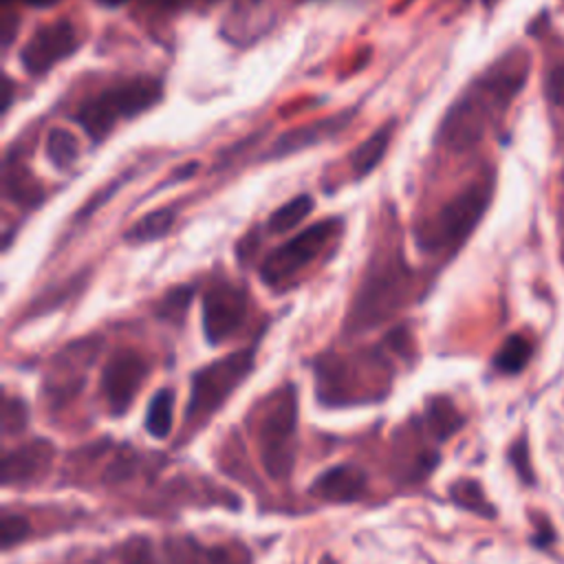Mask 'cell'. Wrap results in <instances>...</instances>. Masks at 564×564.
Returning <instances> with one entry per match:
<instances>
[{"mask_svg":"<svg viewBox=\"0 0 564 564\" xmlns=\"http://www.w3.org/2000/svg\"><path fill=\"white\" fill-rule=\"evenodd\" d=\"M410 286V273L401 258L392 256L372 264L350 304L346 335L366 333L390 319L405 304Z\"/></svg>","mask_w":564,"mask_h":564,"instance_id":"6da1fadb","label":"cell"},{"mask_svg":"<svg viewBox=\"0 0 564 564\" xmlns=\"http://www.w3.org/2000/svg\"><path fill=\"white\" fill-rule=\"evenodd\" d=\"M161 97L163 88L159 79L132 77L86 99L75 112V121L84 128L93 143H101L119 119H132L150 110L161 101Z\"/></svg>","mask_w":564,"mask_h":564,"instance_id":"7a4b0ae2","label":"cell"},{"mask_svg":"<svg viewBox=\"0 0 564 564\" xmlns=\"http://www.w3.org/2000/svg\"><path fill=\"white\" fill-rule=\"evenodd\" d=\"M256 364V348L234 350L192 375L189 401L185 408L187 423H203L225 405V401L242 386Z\"/></svg>","mask_w":564,"mask_h":564,"instance_id":"3957f363","label":"cell"},{"mask_svg":"<svg viewBox=\"0 0 564 564\" xmlns=\"http://www.w3.org/2000/svg\"><path fill=\"white\" fill-rule=\"evenodd\" d=\"M295 430H297V399L291 386L271 394L264 405L258 445L260 460L271 480H286L295 465Z\"/></svg>","mask_w":564,"mask_h":564,"instance_id":"277c9868","label":"cell"},{"mask_svg":"<svg viewBox=\"0 0 564 564\" xmlns=\"http://www.w3.org/2000/svg\"><path fill=\"white\" fill-rule=\"evenodd\" d=\"M491 196L489 183H471L456 194L441 212L416 234V242L423 251H443L460 245L482 218Z\"/></svg>","mask_w":564,"mask_h":564,"instance_id":"5b68a950","label":"cell"},{"mask_svg":"<svg viewBox=\"0 0 564 564\" xmlns=\"http://www.w3.org/2000/svg\"><path fill=\"white\" fill-rule=\"evenodd\" d=\"M341 220L339 218H324L315 225H308L297 236L286 240L284 245L275 247L260 267V280L275 289L291 280L297 271L308 267L326 245L339 234Z\"/></svg>","mask_w":564,"mask_h":564,"instance_id":"8992f818","label":"cell"},{"mask_svg":"<svg viewBox=\"0 0 564 564\" xmlns=\"http://www.w3.org/2000/svg\"><path fill=\"white\" fill-rule=\"evenodd\" d=\"M82 44V35L73 20L57 18L37 26L20 48V64L29 75H46L53 66L70 57Z\"/></svg>","mask_w":564,"mask_h":564,"instance_id":"52a82bcc","label":"cell"},{"mask_svg":"<svg viewBox=\"0 0 564 564\" xmlns=\"http://www.w3.org/2000/svg\"><path fill=\"white\" fill-rule=\"evenodd\" d=\"M148 375L150 364L139 350L119 348L110 355L101 372V392L112 416H121L130 410Z\"/></svg>","mask_w":564,"mask_h":564,"instance_id":"ba28073f","label":"cell"},{"mask_svg":"<svg viewBox=\"0 0 564 564\" xmlns=\"http://www.w3.org/2000/svg\"><path fill=\"white\" fill-rule=\"evenodd\" d=\"M249 295L242 286L218 280L203 293V333L212 346L240 330L247 317Z\"/></svg>","mask_w":564,"mask_h":564,"instance_id":"9c48e42d","label":"cell"},{"mask_svg":"<svg viewBox=\"0 0 564 564\" xmlns=\"http://www.w3.org/2000/svg\"><path fill=\"white\" fill-rule=\"evenodd\" d=\"M99 339H77L64 346L51 359V372L46 375V388L51 394L48 399L59 403L75 394L84 386V375L99 355Z\"/></svg>","mask_w":564,"mask_h":564,"instance_id":"30bf717a","label":"cell"},{"mask_svg":"<svg viewBox=\"0 0 564 564\" xmlns=\"http://www.w3.org/2000/svg\"><path fill=\"white\" fill-rule=\"evenodd\" d=\"M55 445L46 438H33L4 454L2 485L31 487L40 482L53 467Z\"/></svg>","mask_w":564,"mask_h":564,"instance_id":"8fae6325","label":"cell"},{"mask_svg":"<svg viewBox=\"0 0 564 564\" xmlns=\"http://www.w3.org/2000/svg\"><path fill=\"white\" fill-rule=\"evenodd\" d=\"M170 564H251V553L240 544H205L194 535L165 540Z\"/></svg>","mask_w":564,"mask_h":564,"instance_id":"7c38bea8","label":"cell"},{"mask_svg":"<svg viewBox=\"0 0 564 564\" xmlns=\"http://www.w3.org/2000/svg\"><path fill=\"white\" fill-rule=\"evenodd\" d=\"M352 115H355V110H341V112L322 117L317 121H308L304 126L291 128L273 141L267 156L269 159H282V156L308 150L313 145H319V143L337 137L350 123Z\"/></svg>","mask_w":564,"mask_h":564,"instance_id":"4fadbf2b","label":"cell"},{"mask_svg":"<svg viewBox=\"0 0 564 564\" xmlns=\"http://www.w3.org/2000/svg\"><path fill=\"white\" fill-rule=\"evenodd\" d=\"M368 489V476L361 467L350 463H339L324 469L308 487L313 496L335 505H348L359 500Z\"/></svg>","mask_w":564,"mask_h":564,"instance_id":"5bb4252c","label":"cell"},{"mask_svg":"<svg viewBox=\"0 0 564 564\" xmlns=\"http://www.w3.org/2000/svg\"><path fill=\"white\" fill-rule=\"evenodd\" d=\"M394 130H397V123L390 119V121H383L372 134H368L348 156L350 161V170L355 174V178H361L366 174H370L386 156L388 148H390V141L394 137Z\"/></svg>","mask_w":564,"mask_h":564,"instance_id":"9a60e30c","label":"cell"},{"mask_svg":"<svg viewBox=\"0 0 564 564\" xmlns=\"http://www.w3.org/2000/svg\"><path fill=\"white\" fill-rule=\"evenodd\" d=\"M425 423L436 441H447L460 430L465 419L447 397H436L425 405Z\"/></svg>","mask_w":564,"mask_h":564,"instance_id":"2e32d148","label":"cell"},{"mask_svg":"<svg viewBox=\"0 0 564 564\" xmlns=\"http://www.w3.org/2000/svg\"><path fill=\"white\" fill-rule=\"evenodd\" d=\"M174 220H176V212H174L172 207L154 209V212L141 216V218L126 231L123 238H126V242H132V245L159 240V238H163V236L170 234Z\"/></svg>","mask_w":564,"mask_h":564,"instance_id":"e0dca14e","label":"cell"},{"mask_svg":"<svg viewBox=\"0 0 564 564\" xmlns=\"http://www.w3.org/2000/svg\"><path fill=\"white\" fill-rule=\"evenodd\" d=\"M449 498L460 509H467V511H471L476 516H482V518H496V507L487 500L478 480L460 478V480L452 482Z\"/></svg>","mask_w":564,"mask_h":564,"instance_id":"ac0fdd59","label":"cell"},{"mask_svg":"<svg viewBox=\"0 0 564 564\" xmlns=\"http://www.w3.org/2000/svg\"><path fill=\"white\" fill-rule=\"evenodd\" d=\"M172 412H174V392L170 388L154 392L145 412L148 434L154 438H165L172 432V423H174Z\"/></svg>","mask_w":564,"mask_h":564,"instance_id":"d6986e66","label":"cell"},{"mask_svg":"<svg viewBox=\"0 0 564 564\" xmlns=\"http://www.w3.org/2000/svg\"><path fill=\"white\" fill-rule=\"evenodd\" d=\"M531 344L522 335H509L494 355V368L505 375L520 372L531 359Z\"/></svg>","mask_w":564,"mask_h":564,"instance_id":"ffe728a7","label":"cell"},{"mask_svg":"<svg viewBox=\"0 0 564 564\" xmlns=\"http://www.w3.org/2000/svg\"><path fill=\"white\" fill-rule=\"evenodd\" d=\"M313 212V198L308 194L293 196L284 205H280L267 220V229L271 234H284L293 227H297L308 214Z\"/></svg>","mask_w":564,"mask_h":564,"instance_id":"44dd1931","label":"cell"},{"mask_svg":"<svg viewBox=\"0 0 564 564\" xmlns=\"http://www.w3.org/2000/svg\"><path fill=\"white\" fill-rule=\"evenodd\" d=\"M46 156L57 170H68L79 159V143L66 128H53L46 134Z\"/></svg>","mask_w":564,"mask_h":564,"instance_id":"7402d4cb","label":"cell"},{"mask_svg":"<svg viewBox=\"0 0 564 564\" xmlns=\"http://www.w3.org/2000/svg\"><path fill=\"white\" fill-rule=\"evenodd\" d=\"M4 189H7V196H11L15 203H22V205H37V200L42 198V189L29 172L7 174Z\"/></svg>","mask_w":564,"mask_h":564,"instance_id":"603a6c76","label":"cell"},{"mask_svg":"<svg viewBox=\"0 0 564 564\" xmlns=\"http://www.w3.org/2000/svg\"><path fill=\"white\" fill-rule=\"evenodd\" d=\"M192 286H176V289H170L165 293V297L161 300L159 304V317L167 319V322H176L181 324L187 308H189V302H192Z\"/></svg>","mask_w":564,"mask_h":564,"instance_id":"cb8c5ba5","label":"cell"},{"mask_svg":"<svg viewBox=\"0 0 564 564\" xmlns=\"http://www.w3.org/2000/svg\"><path fill=\"white\" fill-rule=\"evenodd\" d=\"M29 423V408L20 397H7L2 405V432L7 436L20 434Z\"/></svg>","mask_w":564,"mask_h":564,"instance_id":"d4e9b609","label":"cell"},{"mask_svg":"<svg viewBox=\"0 0 564 564\" xmlns=\"http://www.w3.org/2000/svg\"><path fill=\"white\" fill-rule=\"evenodd\" d=\"M29 533H31V524L24 516L11 513V511L2 513V518H0V538H2V549L4 551L20 544Z\"/></svg>","mask_w":564,"mask_h":564,"instance_id":"484cf974","label":"cell"},{"mask_svg":"<svg viewBox=\"0 0 564 564\" xmlns=\"http://www.w3.org/2000/svg\"><path fill=\"white\" fill-rule=\"evenodd\" d=\"M509 460L513 463L518 476H520L527 485H531V482H533V471H531L529 447H527V438H524V436H520V438L511 445V449H509Z\"/></svg>","mask_w":564,"mask_h":564,"instance_id":"4316f807","label":"cell"},{"mask_svg":"<svg viewBox=\"0 0 564 564\" xmlns=\"http://www.w3.org/2000/svg\"><path fill=\"white\" fill-rule=\"evenodd\" d=\"M546 95L551 101L564 106V59L557 62L546 77Z\"/></svg>","mask_w":564,"mask_h":564,"instance_id":"83f0119b","label":"cell"},{"mask_svg":"<svg viewBox=\"0 0 564 564\" xmlns=\"http://www.w3.org/2000/svg\"><path fill=\"white\" fill-rule=\"evenodd\" d=\"M562 262H564V242H562Z\"/></svg>","mask_w":564,"mask_h":564,"instance_id":"f1b7e54d","label":"cell"},{"mask_svg":"<svg viewBox=\"0 0 564 564\" xmlns=\"http://www.w3.org/2000/svg\"><path fill=\"white\" fill-rule=\"evenodd\" d=\"M487 2H491V0H487Z\"/></svg>","mask_w":564,"mask_h":564,"instance_id":"f546056e","label":"cell"}]
</instances>
